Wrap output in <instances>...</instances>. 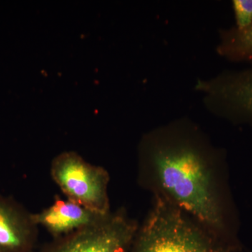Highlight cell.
<instances>
[{"instance_id":"cell-1","label":"cell","mask_w":252,"mask_h":252,"mask_svg":"<svg viewBox=\"0 0 252 252\" xmlns=\"http://www.w3.org/2000/svg\"><path fill=\"white\" fill-rule=\"evenodd\" d=\"M137 180L203 225L235 252L241 251L223 149L190 119L156 127L141 139Z\"/></svg>"},{"instance_id":"cell-2","label":"cell","mask_w":252,"mask_h":252,"mask_svg":"<svg viewBox=\"0 0 252 252\" xmlns=\"http://www.w3.org/2000/svg\"><path fill=\"white\" fill-rule=\"evenodd\" d=\"M127 252H235L180 208L154 196Z\"/></svg>"},{"instance_id":"cell-3","label":"cell","mask_w":252,"mask_h":252,"mask_svg":"<svg viewBox=\"0 0 252 252\" xmlns=\"http://www.w3.org/2000/svg\"><path fill=\"white\" fill-rule=\"evenodd\" d=\"M50 173L66 198L98 213L112 211L110 175L103 167L86 161L76 152H65L54 158Z\"/></svg>"},{"instance_id":"cell-4","label":"cell","mask_w":252,"mask_h":252,"mask_svg":"<svg viewBox=\"0 0 252 252\" xmlns=\"http://www.w3.org/2000/svg\"><path fill=\"white\" fill-rule=\"evenodd\" d=\"M195 89L203 94L207 110L217 117L236 125L252 126V64L198 80Z\"/></svg>"},{"instance_id":"cell-5","label":"cell","mask_w":252,"mask_h":252,"mask_svg":"<svg viewBox=\"0 0 252 252\" xmlns=\"http://www.w3.org/2000/svg\"><path fill=\"white\" fill-rule=\"evenodd\" d=\"M139 225L121 208L95 224L54 239L41 252H127Z\"/></svg>"},{"instance_id":"cell-6","label":"cell","mask_w":252,"mask_h":252,"mask_svg":"<svg viewBox=\"0 0 252 252\" xmlns=\"http://www.w3.org/2000/svg\"><path fill=\"white\" fill-rule=\"evenodd\" d=\"M38 229L33 213L0 193V252H32Z\"/></svg>"},{"instance_id":"cell-7","label":"cell","mask_w":252,"mask_h":252,"mask_svg":"<svg viewBox=\"0 0 252 252\" xmlns=\"http://www.w3.org/2000/svg\"><path fill=\"white\" fill-rule=\"evenodd\" d=\"M109 214L98 213L69 199L56 197L50 206L33 213V219L39 228L42 227L56 239L95 224Z\"/></svg>"},{"instance_id":"cell-8","label":"cell","mask_w":252,"mask_h":252,"mask_svg":"<svg viewBox=\"0 0 252 252\" xmlns=\"http://www.w3.org/2000/svg\"><path fill=\"white\" fill-rule=\"evenodd\" d=\"M219 34L217 54L230 62L252 64V24L243 30L222 29Z\"/></svg>"},{"instance_id":"cell-9","label":"cell","mask_w":252,"mask_h":252,"mask_svg":"<svg viewBox=\"0 0 252 252\" xmlns=\"http://www.w3.org/2000/svg\"><path fill=\"white\" fill-rule=\"evenodd\" d=\"M235 26L238 30H243L252 24V0H233Z\"/></svg>"}]
</instances>
